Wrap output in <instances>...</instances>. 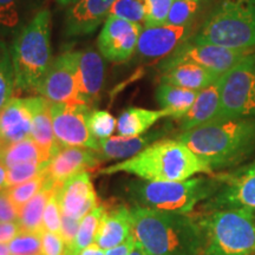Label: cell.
Here are the masks:
<instances>
[{
	"label": "cell",
	"mask_w": 255,
	"mask_h": 255,
	"mask_svg": "<svg viewBox=\"0 0 255 255\" xmlns=\"http://www.w3.org/2000/svg\"><path fill=\"white\" fill-rule=\"evenodd\" d=\"M130 212L137 241L148 255H202L203 234L196 219L136 205Z\"/></svg>",
	"instance_id": "obj_1"
},
{
	"label": "cell",
	"mask_w": 255,
	"mask_h": 255,
	"mask_svg": "<svg viewBox=\"0 0 255 255\" xmlns=\"http://www.w3.org/2000/svg\"><path fill=\"white\" fill-rule=\"evenodd\" d=\"M176 139L186 144L210 170L234 167L255 151V119L212 122Z\"/></svg>",
	"instance_id": "obj_2"
},
{
	"label": "cell",
	"mask_w": 255,
	"mask_h": 255,
	"mask_svg": "<svg viewBox=\"0 0 255 255\" xmlns=\"http://www.w3.org/2000/svg\"><path fill=\"white\" fill-rule=\"evenodd\" d=\"M102 175L127 173L145 181H184L212 170L178 139H159L132 157L101 169Z\"/></svg>",
	"instance_id": "obj_3"
},
{
	"label": "cell",
	"mask_w": 255,
	"mask_h": 255,
	"mask_svg": "<svg viewBox=\"0 0 255 255\" xmlns=\"http://www.w3.org/2000/svg\"><path fill=\"white\" fill-rule=\"evenodd\" d=\"M51 13L41 8L14 36L11 50L15 89L36 92L52 64Z\"/></svg>",
	"instance_id": "obj_4"
},
{
	"label": "cell",
	"mask_w": 255,
	"mask_h": 255,
	"mask_svg": "<svg viewBox=\"0 0 255 255\" xmlns=\"http://www.w3.org/2000/svg\"><path fill=\"white\" fill-rule=\"evenodd\" d=\"M218 177H194L184 181H132L127 193L133 205L164 212L188 214L221 187Z\"/></svg>",
	"instance_id": "obj_5"
},
{
	"label": "cell",
	"mask_w": 255,
	"mask_h": 255,
	"mask_svg": "<svg viewBox=\"0 0 255 255\" xmlns=\"http://www.w3.org/2000/svg\"><path fill=\"white\" fill-rule=\"evenodd\" d=\"M190 40L228 49H255V0H220Z\"/></svg>",
	"instance_id": "obj_6"
},
{
	"label": "cell",
	"mask_w": 255,
	"mask_h": 255,
	"mask_svg": "<svg viewBox=\"0 0 255 255\" xmlns=\"http://www.w3.org/2000/svg\"><path fill=\"white\" fill-rule=\"evenodd\" d=\"M203 234L202 255H254L255 213L216 209L196 219Z\"/></svg>",
	"instance_id": "obj_7"
},
{
	"label": "cell",
	"mask_w": 255,
	"mask_h": 255,
	"mask_svg": "<svg viewBox=\"0 0 255 255\" xmlns=\"http://www.w3.org/2000/svg\"><path fill=\"white\" fill-rule=\"evenodd\" d=\"M255 119V52L248 53L222 75L218 121Z\"/></svg>",
	"instance_id": "obj_8"
},
{
	"label": "cell",
	"mask_w": 255,
	"mask_h": 255,
	"mask_svg": "<svg viewBox=\"0 0 255 255\" xmlns=\"http://www.w3.org/2000/svg\"><path fill=\"white\" fill-rule=\"evenodd\" d=\"M254 50L228 49L212 44H199L190 38L159 63L162 72L182 63H193L222 76L234 68L240 60Z\"/></svg>",
	"instance_id": "obj_9"
},
{
	"label": "cell",
	"mask_w": 255,
	"mask_h": 255,
	"mask_svg": "<svg viewBox=\"0 0 255 255\" xmlns=\"http://www.w3.org/2000/svg\"><path fill=\"white\" fill-rule=\"evenodd\" d=\"M51 119L53 132L62 148L98 149V139L95 138L88 126V115L91 108L85 104L51 103Z\"/></svg>",
	"instance_id": "obj_10"
},
{
	"label": "cell",
	"mask_w": 255,
	"mask_h": 255,
	"mask_svg": "<svg viewBox=\"0 0 255 255\" xmlns=\"http://www.w3.org/2000/svg\"><path fill=\"white\" fill-rule=\"evenodd\" d=\"M221 187L203 205V210L246 209L255 213V163L232 173L216 175Z\"/></svg>",
	"instance_id": "obj_11"
},
{
	"label": "cell",
	"mask_w": 255,
	"mask_h": 255,
	"mask_svg": "<svg viewBox=\"0 0 255 255\" xmlns=\"http://www.w3.org/2000/svg\"><path fill=\"white\" fill-rule=\"evenodd\" d=\"M37 94L50 103L84 104L78 90L77 51H66L52 60Z\"/></svg>",
	"instance_id": "obj_12"
},
{
	"label": "cell",
	"mask_w": 255,
	"mask_h": 255,
	"mask_svg": "<svg viewBox=\"0 0 255 255\" xmlns=\"http://www.w3.org/2000/svg\"><path fill=\"white\" fill-rule=\"evenodd\" d=\"M143 26L109 15L104 21L97 46L101 56L109 62L122 63L136 52L137 43Z\"/></svg>",
	"instance_id": "obj_13"
},
{
	"label": "cell",
	"mask_w": 255,
	"mask_h": 255,
	"mask_svg": "<svg viewBox=\"0 0 255 255\" xmlns=\"http://www.w3.org/2000/svg\"><path fill=\"white\" fill-rule=\"evenodd\" d=\"M194 24L186 26L157 25L143 26L136 47V56L139 60L165 58L173 51L193 36Z\"/></svg>",
	"instance_id": "obj_14"
},
{
	"label": "cell",
	"mask_w": 255,
	"mask_h": 255,
	"mask_svg": "<svg viewBox=\"0 0 255 255\" xmlns=\"http://www.w3.org/2000/svg\"><path fill=\"white\" fill-rule=\"evenodd\" d=\"M101 162L97 151L92 149L78 146L64 148L51 158L44 169V175L52 186H63L75 175L95 170Z\"/></svg>",
	"instance_id": "obj_15"
},
{
	"label": "cell",
	"mask_w": 255,
	"mask_h": 255,
	"mask_svg": "<svg viewBox=\"0 0 255 255\" xmlns=\"http://www.w3.org/2000/svg\"><path fill=\"white\" fill-rule=\"evenodd\" d=\"M59 203L62 214L77 220L100 205L88 171L75 175L60 187Z\"/></svg>",
	"instance_id": "obj_16"
},
{
	"label": "cell",
	"mask_w": 255,
	"mask_h": 255,
	"mask_svg": "<svg viewBox=\"0 0 255 255\" xmlns=\"http://www.w3.org/2000/svg\"><path fill=\"white\" fill-rule=\"evenodd\" d=\"M115 0H78L65 17L66 37L87 36L109 17Z\"/></svg>",
	"instance_id": "obj_17"
},
{
	"label": "cell",
	"mask_w": 255,
	"mask_h": 255,
	"mask_svg": "<svg viewBox=\"0 0 255 255\" xmlns=\"http://www.w3.org/2000/svg\"><path fill=\"white\" fill-rule=\"evenodd\" d=\"M77 78L81 101L91 108L100 100L105 78L103 57L94 49L77 51Z\"/></svg>",
	"instance_id": "obj_18"
},
{
	"label": "cell",
	"mask_w": 255,
	"mask_h": 255,
	"mask_svg": "<svg viewBox=\"0 0 255 255\" xmlns=\"http://www.w3.org/2000/svg\"><path fill=\"white\" fill-rule=\"evenodd\" d=\"M32 115L27 98L12 97L0 109V141L7 146L31 137Z\"/></svg>",
	"instance_id": "obj_19"
},
{
	"label": "cell",
	"mask_w": 255,
	"mask_h": 255,
	"mask_svg": "<svg viewBox=\"0 0 255 255\" xmlns=\"http://www.w3.org/2000/svg\"><path fill=\"white\" fill-rule=\"evenodd\" d=\"M131 232L132 219L130 208L124 205L114 206L104 203L96 245L103 251H108L126 241Z\"/></svg>",
	"instance_id": "obj_20"
},
{
	"label": "cell",
	"mask_w": 255,
	"mask_h": 255,
	"mask_svg": "<svg viewBox=\"0 0 255 255\" xmlns=\"http://www.w3.org/2000/svg\"><path fill=\"white\" fill-rule=\"evenodd\" d=\"M222 76L214 83L199 91L189 111L180 121L181 132L189 131L194 128L205 126L216 121L221 105Z\"/></svg>",
	"instance_id": "obj_21"
},
{
	"label": "cell",
	"mask_w": 255,
	"mask_h": 255,
	"mask_svg": "<svg viewBox=\"0 0 255 255\" xmlns=\"http://www.w3.org/2000/svg\"><path fill=\"white\" fill-rule=\"evenodd\" d=\"M169 128L163 127L159 129L145 132L141 136L136 137H109V138L98 141V156L102 161H113V159H126L138 154L146 146L157 142L168 133Z\"/></svg>",
	"instance_id": "obj_22"
},
{
	"label": "cell",
	"mask_w": 255,
	"mask_h": 255,
	"mask_svg": "<svg viewBox=\"0 0 255 255\" xmlns=\"http://www.w3.org/2000/svg\"><path fill=\"white\" fill-rule=\"evenodd\" d=\"M27 101L32 115L31 138L37 143L47 161L50 162L51 158L62 149L53 132L50 111L51 103L41 96L27 97Z\"/></svg>",
	"instance_id": "obj_23"
},
{
	"label": "cell",
	"mask_w": 255,
	"mask_h": 255,
	"mask_svg": "<svg viewBox=\"0 0 255 255\" xmlns=\"http://www.w3.org/2000/svg\"><path fill=\"white\" fill-rule=\"evenodd\" d=\"M220 77L213 71L193 63H182L162 72L161 83L193 91H201Z\"/></svg>",
	"instance_id": "obj_24"
},
{
	"label": "cell",
	"mask_w": 255,
	"mask_h": 255,
	"mask_svg": "<svg viewBox=\"0 0 255 255\" xmlns=\"http://www.w3.org/2000/svg\"><path fill=\"white\" fill-rule=\"evenodd\" d=\"M39 0H0V37L15 36L36 15Z\"/></svg>",
	"instance_id": "obj_25"
},
{
	"label": "cell",
	"mask_w": 255,
	"mask_h": 255,
	"mask_svg": "<svg viewBox=\"0 0 255 255\" xmlns=\"http://www.w3.org/2000/svg\"><path fill=\"white\" fill-rule=\"evenodd\" d=\"M169 117L165 110H149L143 108H129L117 120V132L123 137L141 136L159 120Z\"/></svg>",
	"instance_id": "obj_26"
},
{
	"label": "cell",
	"mask_w": 255,
	"mask_h": 255,
	"mask_svg": "<svg viewBox=\"0 0 255 255\" xmlns=\"http://www.w3.org/2000/svg\"><path fill=\"white\" fill-rule=\"evenodd\" d=\"M155 94L161 109L167 111L171 119L181 120L189 111L199 92L167 83H159Z\"/></svg>",
	"instance_id": "obj_27"
},
{
	"label": "cell",
	"mask_w": 255,
	"mask_h": 255,
	"mask_svg": "<svg viewBox=\"0 0 255 255\" xmlns=\"http://www.w3.org/2000/svg\"><path fill=\"white\" fill-rule=\"evenodd\" d=\"M57 186H52L47 182L45 178V184L41 188L39 193L34 195L28 202L21 208L19 213V225L21 231L26 233L43 232V215L45 207L49 202L51 195L53 194Z\"/></svg>",
	"instance_id": "obj_28"
},
{
	"label": "cell",
	"mask_w": 255,
	"mask_h": 255,
	"mask_svg": "<svg viewBox=\"0 0 255 255\" xmlns=\"http://www.w3.org/2000/svg\"><path fill=\"white\" fill-rule=\"evenodd\" d=\"M103 212L104 203H100L95 209H92L83 218L81 223H79L77 237H76L71 247L65 248L64 255H78L83 250L96 242Z\"/></svg>",
	"instance_id": "obj_29"
},
{
	"label": "cell",
	"mask_w": 255,
	"mask_h": 255,
	"mask_svg": "<svg viewBox=\"0 0 255 255\" xmlns=\"http://www.w3.org/2000/svg\"><path fill=\"white\" fill-rule=\"evenodd\" d=\"M27 162L49 163L44 152L41 151V149L31 137L6 146L0 163L6 169H8L13 165L27 163Z\"/></svg>",
	"instance_id": "obj_30"
},
{
	"label": "cell",
	"mask_w": 255,
	"mask_h": 255,
	"mask_svg": "<svg viewBox=\"0 0 255 255\" xmlns=\"http://www.w3.org/2000/svg\"><path fill=\"white\" fill-rule=\"evenodd\" d=\"M14 89V70L11 50L0 38V109L11 100Z\"/></svg>",
	"instance_id": "obj_31"
},
{
	"label": "cell",
	"mask_w": 255,
	"mask_h": 255,
	"mask_svg": "<svg viewBox=\"0 0 255 255\" xmlns=\"http://www.w3.org/2000/svg\"><path fill=\"white\" fill-rule=\"evenodd\" d=\"M202 4L203 2L196 0H174L165 24L173 26H186L193 24Z\"/></svg>",
	"instance_id": "obj_32"
},
{
	"label": "cell",
	"mask_w": 255,
	"mask_h": 255,
	"mask_svg": "<svg viewBox=\"0 0 255 255\" xmlns=\"http://www.w3.org/2000/svg\"><path fill=\"white\" fill-rule=\"evenodd\" d=\"M44 184H45V175H44L43 171L40 175H38L37 177L32 178L30 181H26V182L17 184V186L13 187L5 188V189L7 191L9 199L20 213L21 208L26 205L32 197L39 193Z\"/></svg>",
	"instance_id": "obj_33"
},
{
	"label": "cell",
	"mask_w": 255,
	"mask_h": 255,
	"mask_svg": "<svg viewBox=\"0 0 255 255\" xmlns=\"http://www.w3.org/2000/svg\"><path fill=\"white\" fill-rule=\"evenodd\" d=\"M109 15L130 23L141 24L145 19V5L143 0H115Z\"/></svg>",
	"instance_id": "obj_34"
},
{
	"label": "cell",
	"mask_w": 255,
	"mask_h": 255,
	"mask_svg": "<svg viewBox=\"0 0 255 255\" xmlns=\"http://www.w3.org/2000/svg\"><path fill=\"white\" fill-rule=\"evenodd\" d=\"M89 129L95 138L105 139L113 135L117 127V121L105 110H91L88 115Z\"/></svg>",
	"instance_id": "obj_35"
},
{
	"label": "cell",
	"mask_w": 255,
	"mask_h": 255,
	"mask_svg": "<svg viewBox=\"0 0 255 255\" xmlns=\"http://www.w3.org/2000/svg\"><path fill=\"white\" fill-rule=\"evenodd\" d=\"M49 163H34V162H27V163H20L13 167L6 169V181L5 188L17 186V184L24 183L32 178L37 177L44 171Z\"/></svg>",
	"instance_id": "obj_36"
},
{
	"label": "cell",
	"mask_w": 255,
	"mask_h": 255,
	"mask_svg": "<svg viewBox=\"0 0 255 255\" xmlns=\"http://www.w3.org/2000/svg\"><path fill=\"white\" fill-rule=\"evenodd\" d=\"M11 255H41L40 234L21 232L8 244Z\"/></svg>",
	"instance_id": "obj_37"
},
{
	"label": "cell",
	"mask_w": 255,
	"mask_h": 255,
	"mask_svg": "<svg viewBox=\"0 0 255 255\" xmlns=\"http://www.w3.org/2000/svg\"><path fill=\"white\" fill-rule=\"evenodd\" d=\"M62 186H57L53 194L51 195L49 202L45 207L43 215L44 231L56 233L60 235V223H62V210L59 203V189Z\"/></svg>",
	"instance_id": "obj_38"
},
{
	"label": "cell",
	"mask_w": 255,
	"mask_h": 255,
	"mask_svg": "<svg viewBox=\"0 0 255 255\" xmlns=\"http://www.w3.org/2000/svg\"><path fill=\"white\" fill-rule=\"evenodd\" d=\"M145 5L144 26H157L167 23L174 0H143Z\"/></svg>",
	"instance_id": "obj_39"
},
{
	"label": "cell",
	"mask_w": 255,
	"mask_h": 255,
	"mask_svg": "<svg viewBox=\"0 0 255 255\" xmlns=\"http://www.w3.org/2000/svg\"><path fill=\"white\" fill-rule=\"evenodd\" d=\"M41 255H64L65 244L62 237L56 233L44 231L40 233Z\"/></svg>",
	"instance_id": "obj_40"
},
{
	"label": "cell",
	"mask_w": 255,
	"mask_h": 255,
	"mask_svg": "<svg viewBox=\"0 0 255 255\" xmlns=\"http://www.w3.org/2000/svg\"><path fill=\"white\" fill-rule=\"evenodd\" d=\"M79 222L81 220L70 218L68 215L62 214V223H60V237H62L65 248L72 246L73 241L77 237Z\"/></svg>",
	"instance_id": "obj_41"
},
{
	"label": "cell",
	"mask_w": 255,
	"mask_h": 255,
	"mask_svg": "<svg viewBox=\"0 0 255 255\" xmlns=\"http://www.w3.org/2000/svg\"><path fill=\"white\" fill-rule=\"evenodd\" d=\"M19 210L9 199L7 191H0V223L1 222H18Z\"/></svg>",
	"instance_id": "obj_42"
},
{
	"label": "cell",
	"mask_w": 255,
	"mask_h": 255,
	"mask_svg": "<svg viewBox=\"0 0 255 255\" xmlns=\"http://www.w3.org/2000/svg\"><path fill=\"white\" fill-rule=\"evenodd\" d=\"M21 231L19 222H1L0 223V244H9Z\"/></svg>",
	"instance_id": "obj_43"
},
{
	"label": "cell",
	"mask_w": 255,
	"mask_h": 255,
	"mask_svg": "<svg viewBox=\"0 0 255 255\" xmlns=\"http://www.w3.org/2000/svg\"><path fill=\"white\" fill-rule=\"evenodd\" d=\"M136 241H137L136 235L132 229L131 234L129 235V238H128L126 241L122 242V244L119 245V246L108 250L105 252V255H129L130 252L132 251V248L135 247Z\"/></svg>",
	"instance_id": "obj_44"
},
{
	"label": "cell",
	"mask_w": 255,
	"mask_h": 255,
	"mask_svg": "<svg viewBox=\"0 0 255 255\" xmlns=\"http://www.w3.org/2000/svg\"><path fill=\"white\" fill-rule=\"evenodd\" d=\"M78 255H105V252L97 246V245L92 244L91 246H89L83 250Z\"/></svg>",
	"instance_id": "obj_45"
},
{
	"label": "cell",
	"mask_w": 255,
	"mask_h": 255,
	"mask_svg": "<svg viewBox=\"0 0 255 255\" xmlns=\"http://www.w3.org/2000/svg\"><path fill=\"white\" fill-rule=\"evenodd\" d=\"M129 255H148V254H146L145 251L143 250V247L141 246V244H139L138 241H136L135 247L132 248V251L130 252Z\"/></svg>",
	"instance_id": "obj_46"
},
{
	"label": "cell",
	"mask_w": 255,
	"mask_h": 255,
	"mask_svg": "<svg viewBox=\"0 0 255 255\" xmlns=\"http://www.w3.org/2000/svg\"><path fill=\"white\" fill-rule=\"evenodd\" d=\"M5 181H6V168L0 163V191L5 189Z\"/></svg>",
	"instance_id": "obj_47"
},
{
	"label": "cell",
	"mask_w": 255,
	"mask_h": 255,
	"mask_svg": "<svg viewBox=\"0 0 255 255\" xmlns=\"http://www.w3.org/2000/svg\"><path fill=\"white\" fill-rule=\"evenodd\" d=\"M0 255H11V252H9L8 245L0 244Z\"/></svg>",
	"instance_id": "obj_48"
},
{
	"label": "cell",
	"mask_w": 255,
	"mask_h": 255,
	"mask_svg": "<svg viewBox=\"0 0 255 255\" xmlns=\"http://www.w3.org/2000/svg\"><path fill=\"white\" fill-rule=\"evenodd\" d=\"M57 2H58V4H60V5H70V4H72V2H76V1H78V0H56Z\"/></svg>",
	"instance_id": "obj_49"
},
{
	"label": "cell",
	"mask_w": 255,
	"mask_h": 255,
	"mask_svg": "<svg viewBox=\"0 0 255 255\" xmlns=\"http://www.w3.org/2000/svg\"><path fill=\"white\" fill-rule=\"evenodd\" d=\"M5 148L6 145L0 141V162H1V158H2V155H4V151H5Z\"/></svg>",
	"instance_id": "obj_50"
},
{
	"label": "cell",
	"mask_w": 255,
	"mask_h": 255,
	"mask_svg": "<svg viewBox=\"0 0 255 255\" xmlns=\"http://www.w3.org/2000/svg\"><path fill=\"white\" fill-rule=\"evenodd\" d=\"M196 1H201V2H205L207 0H196Z\"/></svg>",
	"instance_id": "obj_51"
},
{
	"label": "cell",
	"mask_w": 255,
	"mask_h": 255,
	"mask_svg": "<svg viewBox=\"0 0 255 255\" xmlns=\"http://www.w3.org/2000/svg\"><path fill=\"white\" fill-rule=\"evenodd\" d=\"M254 255H255V254H254Z\"/></svg>",
	"instance_id": "obj_52"
}]
</instances>
